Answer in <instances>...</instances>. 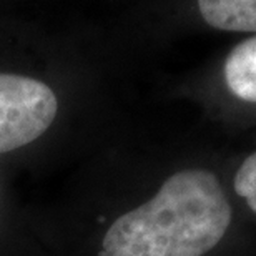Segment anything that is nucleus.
<instances>
[{
	"label": "nucleus",
	"mask_w": 256,
	"mask_h": 256,
	"mask_svg": "<svg viewBox=\"0 0 256 256\" xmlns=\"http://www.w3.org/2000/svg\"><path fill=\"white\" fill-rule=\"evenodd\" d=\"M57 114V95L45 82L0 72V153L38 140Z\"/></svg>",
	"instance_id": "nucleus-2"
},
{
	"label": "nucleus",
	"mask_w": 256,
	"mask_h": 256,
	"mask_svg": "<svg viewBox=\"0 0 256 256\" xmlns=\"http://www.w3.org/2000/svg\"><path fill=\"white\" fill-rule=\"evenodd\" d=\"M234 216L228 178L186 166L108 224L98 256H210L230 238Z\"/></svg>",
	"instance_id": "nucleus-1"
},
{
	"label": "nucleus",
	"mask_w": 256,
	"mask_h": 256,
	"mask_svg": "<svg viewBox=\"0 0 256 256\" xmlns=\"http://www.w3.org/2000/svg\"><path fill=\"white\" fill-rule=\"evenodd\" d=\"M234 203L256 216V150L248 153L228 178Z\"/></svg>",
	"instance_id": "nucleus-5"
},
{
	"label": "nucleus",
	"mask_w": 256,
	"mask_h": 256,
	"mask_svg": "<svg viewBox=\"0 0 256 256\" xmlns=\"http://www.w3.org/2000/svg\"><path fill=\"white\" fill-rule=\"evenodd\" d=\"M196 8L214 30L256 35V0H196Z\"/></svg>",
	"instance_id": "nucleus-4"
},
{
	"label": "nucleus",
	"mask_w": 256,
	"mask_h": 256,
	"mask_svg": "<svg viewBox=\"0 0 256 256\" xmlns=\"http://www.w3.org/2000/svg\"><path fill=\"white\" fill-rule=\"evenodd\" d=\"M222 74L230 95L256 105V35H250L230 50Z\"/></svg>",
	"instance_id": "nucleus-3"
}]
</instances>
